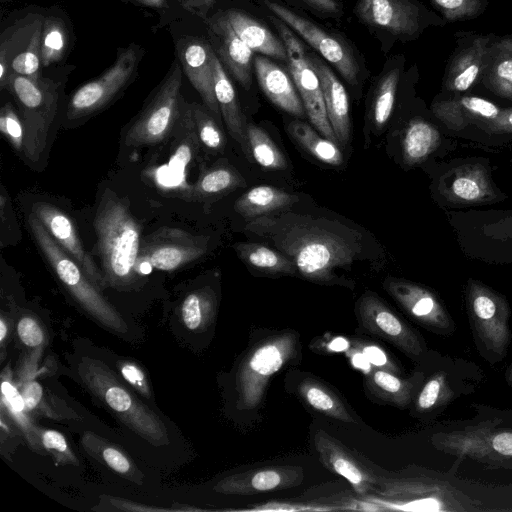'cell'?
I'll list each match as a JSON object with an SVG mask.
<instances>
[{
  "label": "cell",
  "instance_id": "cell-34",
  "mask_svg": "<svg viewBox=\"0 0 512 512\" xmlns=\"http://www.w3.org/2000/svg\"><path fill=\"white\" fill-rule=\"evenodd\" d=\"M299 201V198L273 186H256L241 197L235 204V211L245 218H256L282 210Z\"/></svg>",
  "mask_w": 512,
  "mask_h": 512
},
{
  "label": "cell",
  "instance_id": "cell-18",
  "mask_svg": "<svg viewBox=\"0 0 512 512\" xmlns=\"http://www.w3.org/2000/svg\"><path fill=\"white\" fill-rule=\"evenodd\" d=\"M207 249V241L202 237L162 227L144 239L138 261L144 259L157 270L173 271L201 258Z\"/></svg>",
  "mask_w": 512,
  "mask_h": 512
},
{
  "label": "cell",
  "instance_id": "cell-8",
  "mask_svg": "<svg viewBox=\"0 0 512 512\" xmlns=\"http://www.w3.org/2000/svg\"><path fill=\"white\" fill-rule=\"evenodd\" d=\"M299 351V336L293 331L276 333L253 345L240 362L236 374L238 408H258L271 377L295 360Z\"/></svg>",
  "mask_w": 512,
  "mask_h": 512
},
{
  "label": "cell",
  "instance_id": "cell-7",
  "mask_svg": "<svg viewBox=\"0 0 512 512\" xmlns=\"http://www.w3.org/2000/svg\"><path fill=\"white\" fill-rule=\"evenodd\" d=\"M254 1L302 38L315 53L337 70L350 87L358 88L365 80L368 75L365 59L345 36L320 25L277 0Z\"/></svg>",
  "mask_w": 512,
  "mask_h": 512
},
{
  "label": "cell",
  "instance_id": "cell-11",
  "mask_svg": "<svg viewBox=\"0 0 512 512\" xmlns=\"http://www.w3.org/2000/svg\"><path fill=\"white\" fill-rule=\"evenodd\" d=\"M183 70L174 60L152 96L127 130L128 147L152 146L167 139L178 126L184 100L181 96Z\"/></svg>",
  "mask_w": 512,
  "mask_h": 512
},
{
  "label": "cell",
  "instance_id": "cell-12",
  "mask_svg": "<svg viewBox=\"0 0 512 512\" xmlns=\"http://www.w3.org/2000/svg\"><path fill=\"white\" fill-rule=\"evenodd\" d=\"M433 446L457 459H469L488 468L512 469V427L487 420L461 429L439 432Z\"/></svg>",
  "mask_w": 512,
  "mask_h": 512
},
{
  "label": "cell",
  "instance_id": "cell-21",
  "mask_svg": "<svg viewBox=\"0 0 512 512\" xmlns=\"http://www.w3.org/2000/svg\"><path fill=\"white\" fill-rule=\"evenodd\" d=\"M175 50L183 73L201 96L203 104L220 124L222 116L214 91V50L209 40L184 36L176 42Z\"/></svg>",
  "mask_w": 512,
  "mask_h": 512
},
{
  "label": "cell",
  "instance_id": "cell-31",
  "mask_svg": "<svg viewBox=\"0 0 512 512\" xmlns=\"http://www.w3.org/2000/svg\"><path fill=\"white\" fill-rule=\"evenodd\" d=\"M424 379L422 371H414L412 375L404 378L399 374L372 367L365 376L364 384L375 398L403 409L413 402Z\"/></svg>",
  "mask_w": 512,
  "mask_h": 512
},
{
  "label": "cell",
  "instance_id": "cell-40",
  "mask_svg": "<svg viewBox=\"0 0 512 512\" xmlns=\"http://www.w3.org/2000/svg\"><path fill=\"white\" fill-rule=\"evenodd\" d=\"M216 306V295L211 288L203 287L194 290L181 303V321L190 331L202 332L212 324Z\"/></svg>",
  "mask_w": 512,
  "mask_h": 512
},
{
  "label": "cell",
  "instance_id": "cell-16",
  "mask_svg": "<svg viewBox=\"0 0 512 512\" xmlns=\"http://www.w3.org/2000/svg\"><path fill=\"white\" fill-rule=\"evenodd\" d=\"M442 77V92L466 93L480 83L487 54L495 33L459 30Z\"/></svg>",
  "mask_w": 512,
  "mask_h": 512
},
{
  "label": "cell",
  "instance_id": "cell-49",
  "mask_svg": "<svg viewBox=\"0 0 512 512\" xmlns=\"http://www.w3.org/2000/svg\"><path fill=\"white\" fill-rule=\"evenodd\" d=\"M38 435L44 450H46L58 465H78L79 461L63 434L53 429L39 428Z\"/></svg>",
  "mask_w": 512,
  "mask_h": 512
},
{
  "label": "cell",
  "instance_id": "cell-9",
  "mask_svg": "<svg viewBox=\"0 0 512 512\" xmlns=\"http://www.w3.org/2000/svg\"><path fill=\"white\" fill-rule=\"evenodd\" d=\"M59 83L51 78L32 79L13 74L6 88L19 109L24 127L23 153L31 162L41 157L50 126L56 116L59 101Z\"/></svg>",
  "mask_w": 512,
  "mask_h": 512
},
{
  "label": "cell",
  "instance_id": "cell-10",
  "mask_svg": "<svg viewBox=\"0 0 512 512\" xmlns=\"http://www.w3.org/2000/svg\"><path fill=\"white\" fill-rule=\"evenodd\" d=\"M466 308L479 354L492 364L501 361L506 357L512 339L507 299L482 282L469 279Z\"/></svg>",
  "mask_w": 512,
  "mask_h": 512
},
{
  "label": "cell",
  "instance_id": "cell-25",
  "mask_svg": "<svg viewBox=\"0 0 512 512\" xmlns=\"http://www.w3.org/2000/svg\"><path fill=\"white\" fill-rule=\"evenodd\" d=\"M439 190L450 203L479 205L498 200L488 169L479 164L461 165L441 179Z\"/></svg>",
  "mask_w": 512,
  "mask_h": 512
},
{
  "label": "cell",
  "instance_id": "cell-43",
  "mask_svg": "<svg viewBox=\"0 0 512 512\" xmlns=\"http://www.w3.org/2000/svg\"><path fill=\"white\" fill-rule=\"evenodd\" d=\"M292 137L311 155L328 165L338 166L343 162V155L335 143L322 138L310 125L293 120L288 125Z\"/></svg>",
  "mask_w": 512,
  "mask_h": 512
},
{
  "label": "cell",
  "instance_id": "cell-58",
  "mask_svg": "<svg viewBox=\"0 0 512 512\" xmlns=\"http://www.w3.org/2000/svg\"><path fill=\"white\" fill-rule=\"evenodd\" d=\"M110 502L121 510H151V507L137 506L134 503L123 501L121 499H110Z\"/></svg>",
  "mask_w": 512,
  "mask_h": 512
},
{
  "label": "cell",
  "instance_id": "cell-19",
  "mask_svg": "<svg viewBox=\"0 0 512 512\" xmlns=\"http://www.w3.org/2000/svg\"><path fill=\"white\" fill-rule=\"evenodd\" d=\"M383 286L403 310L425 329L442 336L454 333L456 326L450 313L428 288L395 278H387Z\"/></svg>",
  "mask_w": 512,
  "mask_h": 512
},
{
  "label": "cell",
  "instance_id": "cell-2",
  "mask_svg": "<svg viewBox=\"0 0 512 512\" xmlns=\"http://www.w3.org/2000/svg\"><path fill=\"white\" fill-rule=\"evenodd\" d=\"M97 254L106 286L127 289L137 280L141 228L128 201L106 189L93 221Z\"/></svg>",
  "mask_w": 512,
  "mask_h": 512
},
{
  "label": "cell",
  "instance_id": "cell-53",
  "mask_svg": "<svg viewBox=\"0 0 512 512\" xmlns=\"http://www.w3.org/2000/svg\"><path fill=\"white\" fill-rule=\"evenodd\" d=\"M16 329L21 342L29 348H39L46 342L44 329L33 316H22L17 323Z\"/></svg>",
  "mask_w": 512,
  "mask_h": 512
},
{
  "label": "cell",
  "instance_id": "cell-30",
  "mask_svg": "<svg viewBox=\"0 0 512 512\" xmlns=\"http://www.w3.org/2000/svg\"><path fill=\"white\" fill-rule=\"evenodd\" d=\"M240 39L254 52L285 62L287 51L279 35H275L264 23L239 9L223 11Z\"/></svg>",
  "mask_w": 512,
  "mask_h": 512
},
{
  "label": "cell",
  "instance_id": "cell-27",
  "mask_svg": "<svg viewBox=\"0 0 512 512\" xmlns=\"http://www.w3.org/2000/svg\"><path fill=\"white\" fill-rule=\"evenodd\" d=\"M254 71L260 88L275 106L296 117L305 116L304 105L289 71L260 54L254 56Z\"/></svg>",
  "mask_w": 512,
  "mask_h": 512
},
{
  "label": "cell",
  "instance_id": "cell-26",
  "mask_svg": "<svg viewBox=\"0 0 512 512\" xmlns=\"http://www.w3.org/2000/svg\"><path fill=\"white\" fill-rule=\"evenodd\" d=\"M501 110L488 99L465 93H441L431 104L433 115L447 128L455 131L494 119Z\"/></svg>",
  "mask_w": 512,
  "mask_h": 512
},
{
  "label": "cell",
  "instance_id": "cell-52",
  "mask_svg": "<svg viewBox=\"0 0 512 512\" xmlns=\"http://www.w3.org/2000/svg\"><path fill=\"white\" fill-rule=\"evenodd\" d=\"M118 370L122 379L143 397L150 400L152 391L144 370L132 360H119Z\"/></svg>",
  "mask_w": 512,
  "mask_h": 512
},
{
  "label": "cell",
  "instance_id": "cell-32",
  "mask_svg": "<svg viewBox=\"0 0 512 512\" xmlns=\"http://www.w3.org/2000/svg\"><path fill=\"white\" fill-rule=\"evenodd\" d=\"M405 67V56L393 55L386 60L375 81L371 111L377 127H382L391 117L398 89L405 74Z\"/></svg>",
  "mask_w": 512,
  "mask_h": 512
},
{
  "label": "cell",
  "instance_id": "cell-38",
  "mask_svg": "<svg viewBox=\"0 0 512 512\" xmlns=\"http://www.w3.org/2000/svg\"><path fill=\"white\" fill-rule=\"evenodd\" d=\"M440 140V133L432 123L421 118L410 120L402 141L404 162L409 166L423 162L438 148Z\"/></svg>",
  "mask_w": 512,
  "mask_h": 512
},
{
  "label": "cell",
  "instance_id": "cell-14",
  "mask_svg": "<svg viewBox=\"0 0 512 512\" xmlns=\"http://www.w3.org/2000/svg\"><path fill=\"white\" fill-rule=\"evenodd\" d=\"M266 16L285 45L287 68L310 122L325 138L337 141L326 112L320 80L309 60L306 45L276 16L269 12Z\"/></svg>",
  "mask_w": 512,
  "mask_h": 512
},
{
  "label": "cell",
  "instance_id": "cell-17",
  "mask_svg": "<svg viewBox=\"0 0 512 512\" xmlns=\"http://www.w3.org/2000/svg\"><path fill=\"white\" fill-rule=\"evenodd\" d=\"M357 317L366 332L392 343L411 360L419 361L427 352L421 335L375 294L366 293L359 299Z\"/></svg>",
  "mask_w": 512,
  "mask_h": 512
},
{
  "label": "cell",
  "instance_id": "cell-51",
  "mask_svg": "<svg viewBox=\"0 0 512 512\" xmlns=\"http://www.w3.org/2000/svg\"><path fill=\"white\" fill-rule=\"evenodd\" d=\"M352 344L373 368H380L400 375L399 365L378 345L360 339H354Z\"/></svg>",
  "mask_w": 512,
  "mask_h": 512
},
{
  "label": "cell",
  "instance_id": "cell-47",
  "mask_svg": "<svg viewBox=\"0 0 512 512\" xmlns=\"http://www.w3.org/2000/svg\"><path fill=\"white\" fill-rule=\"evenodd\" d=\"M429 2L447 24L476 19L489 7V0H429Z\"/></svg>",
  "mask_w": 512,
  "mask_h": 512
},
{
  "label": "cell",
  "instance_id": "cell-37",
  "mask_svg": "<svg viewBox=\"0 0 512 512\" xmlns=\"http://www.w3.org/2000/svg\"><path fill=\"white\" fill-rule=\"evenodd\" d=\"M458 391L452 378L444 370L434 372L424 381L413 399V408L418 416H428L446 408Z\"/></svg>",
  "mask_w": 512,
  "mask_h": 512
},
{
  "label": "cell",
  "instance_id": "cell-13",
  "mask_svg": "<svg viewBox=\"0 0 512 512\" xmlns=\"http://www.w3.org/2000/svg\"><path fill=\"white\" fill-rule=\"evenodd\" d=\"M144 54V48L136 43L119 47L112 65L70 96L67 118L77 120L90 116L111 103L134 81Z\"/></svg>",
  "mask_w": 512,
  "mask_h": 512
},
{
  "label": "cell",
  "instance_id": "cell-28",
  "mask_svg": "<svg viewBox=\"0 0 512 512\" xmlns=\"http://www.w3.org/2000/svg\"><path fill=\"white\" fill-rule=\"evenodd\" d=\"M322 88L326 112L337 141L345 145L350 134L349 99L347 91L328 63L317 53L308 50Z\"/></svg>",
  "mask_w": 512,
  "mask_h": 512
},
{
  "label": "cell",
  "instance_id": "cell-33",
  "mask_svg": "<svg viewBox=\"0 0 512 512\" xmlns=\"http://www.w3.org/2000/svg\"><path fill=\"white\" fill-rule=\"evenodd\" d=\"M72 35L71 24L58 10H52L44 15L41 34L43 68L64 61L71 50Z\"/></svg>",
  "mask_w": 512,
  "mask_h": 512
},
{
  "label": "cell",
  "instance_id": "cell-45",
  "mask_svg": "<svg viewBox=\"0 0 512 512\" xmlns=\"http://www.w3.org/2000/svg\"><path fill=\"white\" fill-rule=\"evenodd\" d=\"M247 138L254 160L270 170L287 168V160L270 136L260 127L247 124Z\"/></svg>",
  "mask_w": 512,
  "mask_h": 512
},
{
  "label": "cell",
  "instance_id": "cell-60",
  "mask_svg": "<svg viewBox=\"0 0 512 512\" xmlns=\"http://www.w3.org/2000/svg\"><path fill=\"white\" fill-rule=\"evenodd\" d=\"M8 332H9V323L4 318V316H2L0 318V343L2 346L5 344V339L7 337Z\"/></svg>",
  "mask_w": 512,
  "mask_h": 512
},
{
  "label": "cell",
  "instance_id": "cell-20",
  "mask_svg": "<svg viewBox=\"0 0 512 512\" xmlns=\"http://www.w3.org/2000/svg\"><path fill=\"white\" fill-rule=\"evenodd\" d=\"M208 40L225 70L246 90L252 85L254 52L236 34L223 11L205 21Z\"/></svg>",
  "mask_w": 512,
  "mask_h": 512
},
{
  "label": "cell",
  "instance_id": "cell-50",
  "mask_svg": "<svg viewBox=\"0 0 512 512\" xmlns=\"http://www.w3.org/2000/svg\"><path fill=\"white\" fill-rule=\"evenodd\" d=\"M0 131L16 151L23 152L24 127L20 115L9 102L0 111Z\"/></svg>",
  "mask_w": 512,
  "mask_h": 512
},
{
  "label": "cell",
  "instance_id": "cell-61",
  "mask_svg": "<svg viewBox=\"0 0 512 512\" xmlns=\"http://www.w3.org/2000/svg\"><path fill=\"white\" fill-rule=\"evenodd\" d=\"M505 380L508 383V385L512 387V362L510 363L505 372Z\"/></svg>",
  "mask_w": 512,
  "mask_h": 512
},
{
  "label": "cell",
  "instance_id": "cell-55",
  "mask_svg": "<svg viewBox=\"0 0 512 512\" xmlns=\"http://www.w3.org/2000/svg\"><path fill=\"white\" fill-rule=\"evenodd\" d=\"M476 125L490 133H512V107L502 109L494 119L481 121Z\"/></svg>",
  "mask_w": 512,
  "mask_h": 512
},
{
  "label": "cell",
  "instance_id": "cell-22",
  "mask_svg": "<svg viewBox=\"0 0 512 512\" xmlns=\"http://www.w3.org/2000/svg\"><path fill=\"white\" fill-rule=\"evenodd\" d=\"M304 470L298 465H269L228 475L213 490L225 495L251 496L299 486Z\"/></svg>",
  "mask_w": 512,
  "mask_h": 512
},
{
  "label": "cell",
  "instance_id": "cell-23",
  "mask_svg": "<svg viewBox=\"0 0 512 512\" xmlns=\"http://www.w3.org/2000/svg\"><path fill=\"white\" fill-rule=\"evenodd\" d=\"M32 213L41 221L54 241L76 261L89 280L100 291L106 288L101 268L84 249L72 220L57 207L44 202L34 204Z\"/></svg>",
  "mask_w": 512,
  "mask_h": 512
},
{
  "label": "cell",
  "instance_id": "cell-41",
  "mask_svg": "<svg viewBox=\"0 0 512 512\" xmlns=\"http://www.w3.org/2000/svg\"><path fill=\"white\" fill-rule=\"evenodd\" d=\"M1 403L7 409L11 418L15 421L20 430L24 433L30 446L37 451H43L38 435L39 428L30 420L20 391L16 388L10 378L8 370L2 374L1 382Z\"/></svg>",
  "mask_w": 512,
  "mask_h": 512
},
{
  "label": "cell",
  "instance_id": "cell-56",
  "mask_svg": "<svg viewBox=\"0 0 512 512\" xmlns=\"http://www.w3.org/2000/svg\"><path fill=\"white\" fill-rule=\"evenodd\" d=\"M178 4L189 13L200 17L205 21L208 13L216 4L217 0H176Z\"/></svg>",
  "mask_w": 512,
  "mask_h": 512
},
{
  "label": "cell",
  "instance_id": "cell-3",
  "mask_svg": "<svg viewBox=\"0 0 512 512\" xmlns=\"http://www.w3.org/2000/svg\"><path fill=\"white\" fill-rule=\"evenodd\" d=\"M77 372L84 386L124 425L154 446L169 443L168 429L160 416L147 406L104 362L82 357Z\"/></svg>",
  "mask_w": 512,
  "mask_h": 512
},
{
  "label": "cell",
  "instance_id": "cell-36",
  "mask_svg": "<svg viewBox=\"0 0 512 512\" xmlns=\"http://www.w3.org/2000/svg\"><path fill=\"white\" fill-rule=\"evenodd\" d=\"M297 391L313 410L344 423L356 422L341 398L323 382L313 377H304L298 383Z\"/></svg>",
  "mask_w": 512,
  "mask_h": 512
},
{
  "label": "cell",
  "instance_id": "cell-44",
  "mask_svg": "<svg viewBox=\"0 0 512 512\" xmlns=\"http://www.w3.org/2000/svg\"><path fill=\"white\" fill-rule=\"evenodd\" d=\"M242 176L230 165H217L203 171L190 189L192 198L203 199L245 186Z\"/></svg>",
  "mask_w": 512,
  "mask_h": 512
},
{
  "label": "cell",
  "instance_id": "cell-39",
  "mask_svg": "<svg viewBox=\"0 0 512 512\" xmlns=\"http://www.w3.org/2000/svg\"><path fill=\"white\" fill-rule=\"evenodd\" d=\"M480 83L494 95L512 101V52L492 41Z\"/></svg>",
  "mask_w": 512,
  "mask_h": 512
},
{
  "label": "cell",
  "instance_id": "cell-29",
  "mask_svg": "<svg viewBox=\"0 0 512 512\" xmlns=\"http://www.w3.org/2000/svg\"><path fill=\"white\" fill-rule=\"evenodd\" d=\"M216 100L231 137L240 145L247 158L251 151L247 138V124L236 91L215 51L212 58Z\"/></svg>",
  "mask_w": 512,
  "mask_h": 512
},
{
  "label": "cell",
  "instance_id": "cell-6",
  "mask_svg": "<svg viewBox=\"0 0 512 512\" xmlns=\"http://www.w3.org/2000/svg\"><path fill=\"white\" fill-rule=\"evenodd\" d=\"M28 224L56 277L78 305L102 326L117 334H126L128 325L123 317L89 280L76 261L54 241L34 213L29 215Z\"/></svg>",
  "mask_w": 512,
  "mask_h": 512
},
{
  "label": "cell",
  "instance_id": "cell-35",
  "mask_svg": "<svg viewBox=\"0 0 512 512\" xmlns=\"http://www.w3.org/2000/svg\"><path fill=\"white\" fill-rule=\"evenodd\" d=\"M81 444L89 455L96 458L110 470L136 484L141 485L143 483V474L131 458L119 447L92 432H86L82 435Z\"/></svg>",
  "mask_w": 512,
  "mask_h": 512
},
{
  "label": "cell",
  "instance_id": "cell-4",
  "mask_svg": "<svg viewBox=\"0 0 512 512\" xmlns=\"http://www.w3.org/2000/svg\"><path fill=\"white\" fill-rule=\"evenodd\" d=\"M376 496L393 509L417 511H477L479 503L449 482L422 470L406 468L377 478Z\"/></svg>",
  "mask_w": 512,
  "mask_h": 512
},
{
  "label": "cell",
  "instance_id": "cell-48",
  "mask_svg": "<svg viewBox=\"0 0 512 512\" xmlns=\"http://www.w3.org/2000/svg\"><path fill=\"white\" fill-rule=\"evenodd\" d=\"M20 393L29 414H37L53 419L62 417L57 411L52 409L42 385L34 378H22Z\"/></svg>",
  "mask_w": 512,
  "mask_h": 512
},
{
  "label": "cell",
  "instance_id": "cell-57",
  "mask_svg": "<svg viewBox=\"0 0 512 512\" xmlns=\"http://www.w3.org/2000/svg\"><path fill=\"white\" fill-rule=\"evenodd\" d=\"M129 2L141 6L146 7L154 10H162L166 8L167 3L166 0H128Z\"/></svg>",
  "mask_w": 512,
  "mask_h": 512
},
{
  "label": "cell",
  "instance_id": "cell-59",
  "mask_svg": "<svg viewBox=\"0 0 512 512\" xmlns=\"http://www.w3.org/2000/svg\"><path fill=\"white\" fill-rule=\"evenodd\" d=\"M493 43L512 52V34L502 36L495 34Z\"/></svg>",
  "mask_w": 512,
  "mask_h": 512
},
{
  "label": "cell",
  "instance_id": "cell-54",
  "mask_svg": "<svg viewBox=\"0 0 512 512\" xmlns=\"http://www.w3.org/2000/svg\"><path fill=\"white\" fill-rule=\"evenodd\" d=\"M312 13L329 19H340L344 8L340 0H299Z\"/></svg>",
  "mask_w": 512,
  "mask_h": 512
},
{
  "label": "cell",
  "instance_id": "cell-1",
  "mask_svg": "<svg viewBox=\"0 0 512 512\" xmlns=\"http://www.w3.org/2000/svg\"><path fill=\"white\" fill-rule=\"evenodd\" d=\"M245 230L269 240L304 278L323 284L340 283L336 271L350 266L363 250L355 230L309 215H263L249 221Z\"/></svg>",
  "mask_w": 512,
  "mask_h": 512
},
{
  "label": "cell",
  "instance_id": "cell-5",
  "mask_svg": "<svg viewBox=\"0 0 512 512\" xmlns=\"http://www.w3.org/2000/svg\"><path fill=\"white\" fill-rule=\"evenodd\" d=\"M353 13L378 39L384 53L397 42L415 41L426 30L447 25L420 0H356Z\"/></svg>",
  "mask_w": 512,
  "mask_h": 512
},
{
  "label": "cell",
  "instance_id": "cell-24",
  "mask_svg": "<svg viewBox=\"0 0 512 512\" xmlns=\"http://www.w3.org/2000/svg\"><path fill=\"white\" fill-rule=\"evenodd\" d=\"M313 442L322 464L329 471L344 477L356 493L367 495L375 491L378 476L339 440L318 429Z\"/></svg>",
  "mask_w": 512,
  "mask_h": 512
},
{
  "label": "cell",
  "instance_id": "cell-46",
  "mask_svg": "<svg viewBox=\"0 0 512 512\" xmlns=\"http://www.w3.org/2000/svg\"><path fill=\"white\" fill-rule=\"evenodd\" d=\"M188 107L199 142L214 152L223 151L225 136L213 114L204 104L188 103Z\"/></svg>",
  "mask_w": 512,
  "mask_h": 512
},
{
  "label": "cell",
  "instance_id": "cell-15",
  "mask_svg": "<svg viewBox=\"0 0 512 512\" xmlns=\"http://www.w3.org/2000/svg\"><path fill=\"white\" fill-rule=\"evenodd\" d=\"M44 14L33 12L6 27L0 36V88L11 75L32 79L42 76L41 34Z\"/></svg>",
  "mask_w": 512,
  "mask_h": 512
},
{
  "label": "cell",
  "instance_id": "cell-42",
  "mask_svg": "<svg viewBox=\"0 0 512 512\" xmlns=\"http://www.w3.org/2000/svg\"><path fill=\"white\" fill-rule=\"evenodd\" d=\"M235 248L240 259L256 269L290 275L298 273L294 262L278 250L258 243H238Z\"/></svg>",
  "mask_w": 512,
  "mask_h": 512
}]
</instances>
